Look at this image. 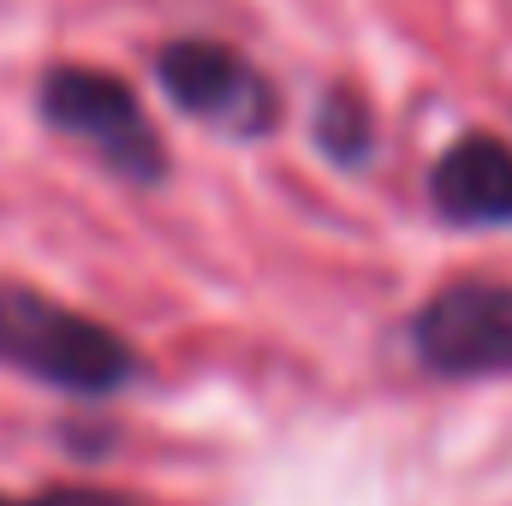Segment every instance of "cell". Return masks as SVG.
Segmentation results:
<instances>
[{
    "label": "cell",
    "instance_id": "cell-1",
    "mask_svg": "<svg viewBox=\"0 0 512 506\" xmlns=\"http://www.w3.org/2000/svg\"><path fill=\"white\" fill-rule=\"evenodd\" d=\"M0 364L42 381V387L78 393V399L120 393L143 376V358L108 322H96L36 286H12V280L0 286Z\"/></svg>",
    "mask_w": 512,
    "mask_h": 506
},
{
    "label": "cell",
    "instance_id": "cell-2",
    "mask_svg": "<svg viewBox=\"0 0 512 506\" xmlns=\"http://www.w3.org/2000/svg\"><path fill=\"white\" fill-rule=\"evenodd\" d=\"M36 108L54 131L96 149L108 173H120L131 185L167 179V143H161L155 120L143 114V102L131 96L126 78H114L102 66H54L36 90Z\"/></svg>",
    "mask_w": 512,
    "mask_h": 506
},
{
    "label": "cell",
    "instance_id": "cell-3",
    "mask_svg": "<svg viewBox=\"0 0 512 506\" xmlns=\"http://www.w3.org/2000/svg\"><path fill=\"white\" fill-rule=\"evenodd\" d=\"M155 84L167 102L227 137H268L280 126V90L256 72L251 60L209 36H179L155 54Z\"/></svg>",
    "mask_w": 512,
    "mask_h": 506
},
{
    "label": "cell",
    "instance_id": "cell-4",
    "mask_svg": "<svg viewBox=\"0 0 512 506\" xmlns=\"http://www.w3.org/2000/svg\"><path fill=\"white\" fill-rule=\"evenodd\" d=\"M411 352L429 376H512V280H453L411 316Z\"/></svg>",
    "mask_w": 512,
    "mask_h": 506
},
{
    "label": "cell",
    "instance_id": "cell-5",
    "mask_svg": "<svg viewBox=\"0 0 512 506\" xmlns=\"http://www.w3.org/2000/svg\"><path fill=\"white\" fill-rule=\"evenodd\" d=\"M429 203L453 227H512V143L465 131L429 167Z\"/></svg>",
    "mask_w": 512,
    "mask_h": 506
},
{
    "label": "cell",
    "instance_id": "cell-6",
    "mask_svg": "<svg viewBox=\"0 0 512 506\" xmlns=\"http://www.w3.org/2000/svg\"><path fill=\"white\" fill-rule=\"evenodd\" d=\"M316 143H322V155L340 161V167H364V161H370V149H376V120H370V102H364L352 84H340V90L322 96V108H316Z\"/></svg>",
    "mask_w": 512,
    "mask_h": 506
},
{
    "label": "cell",
    "instance_id": "cell-7",
    "mask_svg": "<svg viewBox=\"0 0 512 506\" xmlns=\"http://www.w3.org/2000/svg\"><path fill=\"white\" fill-rule=\"evenodd\" d=\"M0 506H149L120 489H42V495H0Z\"/></svg>",
    "mask_w": 512,
    "mask_h": 506
}]
</instances>
